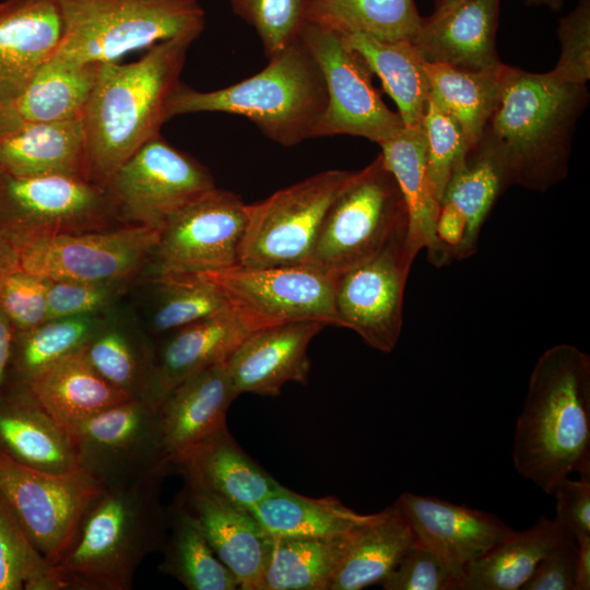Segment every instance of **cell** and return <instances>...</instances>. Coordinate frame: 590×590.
<instances>
[{
	"label": "cell",
	"mask_w": 590,
	"mask_h": 590,
	"mask_svg": "<svg viewBox=\"0 0 590 590\" xmlns=\"http://www.w3.org/2000/svg\"><path fill=\"white\" fill-rule=\"evenodd\" d=\"M516 471L552 494L574 472L590 474V356L556 344L538 358L517 418Z\"/></svg>",
	"instance_id": "6da1fadb"
},
{
	"label": "cell",
	"mask_w": 590,
	"mask_h": 590,
	"mask_svg": "<svg viewBox=\"0 0 590 590\" xmlns=\"http://www.w3.org/2000/svg\"><path fill=\"white\" fill-rule=\"evenodd\" d=\"M588 99L586 84L505 64L499 101L480 140L503 158L512 185L546 191L567 176L573 134Z\"/></svg>",
	"instance_id": "7a4b0ae2"
},
{
	"label": "cell",
	"mask_w": 590,
	"mask_h": 590,
	"mask_svg": "<svg viewBox=\"0 0 590 590\" xmlns=\"http://www.w3.org/2000/svg\"><path fill=\"white\" fill-rule=\"evenodd\" d=\"M238 397L225 362L180 381L161 400L157 423L168 468L182 450L226 425V413Z\"/></svg>",
	"instance_id": "cb8c5ba5"
},
{
	"label": "cell",
	"mask_w": 590,
	"mask_h": 590,
	"mask_svg": "<svg viewBox=\"0 0 590 590\" xmlns=\"http://www.w3.org/2000/svg\"><path fill=\"white\" fill-rule=\"evenodd\" d=\"M105 186L123 223L157 229L174 212L216 187L204 165L161 134L139 148Z\"/></svg>",
	"instance_id": "e0dca14e"
},
{
	"label": "cell",
	"mask_w": 590,
	"mask_h": 590,
	"mask_svg": "<svg viewBox=\"0 0 590 590\" xmlns=\"http://www.w3.org/2000/svg\"><path fill=\"white\" fill-rule=\"evenodd\" d=\"M63 35L58 54L82 62H117L126 54L184 35L200 36L198 0H59Z\"/></svg>",
	"instance_id": "8992f818"
},
{
	"label": "cell",
	"mask_w": 590,
	"mask_h": 590,
	"mask_svg": "<svg viewBox=\"0 0 590 590\" xmlns=\"http://www.w3.org/2000/svg\"><path fill=\"white\" fill-rule=\"evenodd\" d=\"M324 326L303 320L247 334L225 362L236 394L276 397L287 382L306 385L310 370L307 349Z\"/></svg>",
	"instance_id": "d6986e66"
},
{
	"label": "cell",
	"mask_w": 590,
	"mask_h": 590,
	"mask_svg": "<svg viewBox=\"0 0 590 590\" xmlns=\"http://www.w3.org/2000/svg\"><path fill=\"white\" fill-rule=\"evenodd\" d=\"M416 541L436 552L460 577L512 529L496 516L437 497L402 493L394 502Z\"/></svg>",
	"instance_id": "ac0fdd59"
},
{
	"label": "cell",
	"mask_w": 590,
	"mask_h": 590,
	"mask_svg": "<svg viewBox=\"0 0 590 590\" xmlns=\"http://www.w3.org/2000/svg\"><path fill=\"white\" fill-rule=\"evenodd\" d=\"M0 451L46 472L80 469L72 433L22 386L8 385L0 399Z\"/></svg>",
	"instance_id": "d4e9b609"
},
{
	"label": "cell",
	"mask_w": 590,
	"mask_h": 590,
	"mask_svg": "<svg viewBox=\"0 0 590 590\" xmlns=\"http://www.w3.org/2000/svg\"><path fill=\"white\" fill-rule=\"evenodd\" d=\"M14 335L13 326L0 309V399L9 385Z\"/></svg>",
	"instance_id": "f5cc1de1"
},
{
	"label": "cell",
	"mask_w": 590,
	"mask_h": 590,
	"mask_svg": "<svg viewBox=\"0 0 590 590\" xmlns=\"http://www.w3.org/2000/svg\"><path fill=\"white\" fill-rule=\"evenodd\" d=\"M103 489L82 469L46 472L0 451V493L33 544L55 566L86 508Z\"/></svg>",
	"instance_id": "9a60e30c"
},
{
	"label": "cell",
	"mask_w": 590,
	"mask_h": 590,
	"mask_svg": "<svg viewBox=\"0 0 590 590\" xmlns=\"http://www.w3.org/2000/svg\"><path fill=\"white\" fill-rule=\"evenodd\" d=\"M567 532L546 516L529 529L512 530L465 567L458 590H521L539 562Z\"/></svg>",
	"instance_id": "1f68e13d"
},
{
	"label": "cell",
	"mask_w": 590,
	"mask_h": 590,
	"mask_svg": "<svg viewBox=\"0 0 590 590\" xmlns=\"http://www.w3.org/2000/svg\"><path fill=\"white\" fill-rule=\"evenodd\" d=\"M422 126L427 174L441 203L450 175L470 146L459 123L430 98Z\"/></svg>",
	"instance_id": "f6af8a7d"
},
{
	"label": "cell",
	"mask_w": 590,
	"mask_h": 590,
	"mask_svg": "<svg viewBox=\"0 0 590 590\" xmlns=\"http://www.w3.org/2000/svg\"><path fill=\"white\" fill-rule=\"evenodd\" d=\"M196 35L162 42L130 63H103L82 116L90 180L106 185L144 143L161 134L167 102Z\"/></svg>",
	"instance_id": "3957f363"
},
{
	"label": "cell",
	"mask_w": 590,
	"mask_h": 590,
	"mask_svg": "<svg viewBox=\"0 0 590 590\" xmlns=\"http://www.w3.org/2000/svg\"><path fill=\"white\" fill-rule=\"evenodd\" d=\"M223 293L231 311L251 332L303 320L338 326L334 274L314 264L233 267L200 273Z\"/></svg>",
	"instance_id": "30bf717a"
},
{
	"label": "cell",
	"mask_w": 590,
	"mask_h": 590,
	"mask_svg": "<svg viewBox=\"0 0 590 590\" xmlns=\"http://www.w3.org/2000/svg\"><path fill=\"white\" fill-rule=\"evenodd\" d=\"M168 529L160 573L189 590H236L238 585L209 544L181 495L167 507Z\"/></svg>",
	"instance_id": "d590c367"
},
{
	"label": "cell",
	"mask_w": 590,
	"mask_h": 590,
	"mask_svg": "<svg viewBox=\"0 0 590 590\" xmlns=\"http://www.w3.org/2000/svg\"><path fill=\"white\" fill-rule=\"evenodd\" d=\"M306 21L344 34L411 40L422 16L414 0H307Z\"/></svg>",
	"instance_id": "ab89813d"
},
{
	"label": "cell",
	"mask_w": 590,
	"mask_h": 590,
	"mask_svg": "<svg viewBox=\"0 0 590 590\" xmlns=\"http://www.w3.org/2000/svg\"><path fill=\"white\" fill-rule=\"evenodd\" d=\"M500 0H458L435 9L411 43L427 62L496 72L504 63L496 50Z\"/></svg>",
	"instance_id": "ffe728a7"
},
{
	"label": "cell",
	"mask_w": 590,
	"mask_h": 590,
	"mask_svg": "<svg viewBox=\"0 0 590 590\" xmlns=\"http://www.w3.org/2000/svg\"><path fill=\"white\" fill-rule=\"evenodd\" d=\"M160 229L122 224L105 229L26 240L17 267L64 281L126 284L149 268Z\"/></svg>",
	"instance_id": "7c38bea8"
},
{
	"label": "cell",
	"mask_w": 590,
	"mask_h": 590,
	"mask_svg": "<svg viewBox=\"0 0 590 590\" xmlns=\"http://www.w3.org/2000/svg\"><path fill=\"white\" fill-rule=\"evenodd\" d=\"M577 540V556L574 590L590 589V534H580Z\"/></svg>",
	"instance_id": "db71d44e"
},
{
	"label": "cell",
	"mask_w": 590,
	"mask_h": 590,
	"mask_svg": "<svg viewBox=\"0 0 590 590\" xmlns=\"http://www.w3.org/2000/svg\"><path fill=\"white\" fill-rule=\"evenodd\" d=\"M503 68L485 72L426 61L429 98L459 123L470 148L480 141L498 104Z\"/></svg>",
	"instance_id": "74e56055"
},
{
	"label": "cell",
	"mask_w": 590,
	"mask_h": 590,
	"mask_svg": "<svg viewBox=\"0 0 590 590\" xmlns=\"http://www.w3.org/2000/svg\"><path fill=\"white\" fill-rule=\"evenodd\" d=\"M250 512L272 538L343 536L369 518L346 507L337 497L311 498L283 485Z\"/></svg>",
	"instance_id": "e575fe53"
},
{
	"label": "cell",
	"mask_w": 590,
	"mask_h": 590,
	"mask_svg": "<svg viewBox=\"0 0 590 590\" xmlns=\"http://www.w3.org/2000/svg\"><path fill=\"white\" fill-rule=\"evenodd\" d=\"M25 388L70 432L129 400L94 369L83 347L47 367Z\"/></svg>",
	"instance_id": "83f0119b"
},
{
	"label": "cell",
	"mask_w": 590,
	"mask_h": 590,
	"mask_svg": "<svg viewBox=\"0 0 590 590\" xmlns=\"http://www.w3.org/2000/svg\"><path fill=\"white\" fill-rule=\"evenodd\" d=\"M247 225V203L214 187L174 212L162 225L150 278L202 273L238 266Z\"/></svg>",
	"instance_id": "4fadbf2b"
},
{
	"label": "cell",
	"mask_w": 590,
	"mask_h": 590,
	"mask_svg": "<svg viewBox=\"0 0 590 590\" xmlns=\"http://www.w3.org/2000/svg\"><path fill=\"white\" fill-rule=\"evenodd\" d=\"M79 465L103 487L129 485L169 471L157 408L127 400L90 417L72 432Z\"/></svg>",
	"instance_id": "2e32d148"
},
{
	"label": "cell",
	"mask_w": 590,
	"mask_h": 590,
	"mask_svg": "<svg viewBox=\"0 0 590 590\" xmlns=\"http://www.w3.org/2000/svg\"><path fill=\"white\" fill-rule=\"evenodd\" d=\"M577 540L567 532L539 562L521 590H574Z\"/></svg>",
	"instance_id": "f907efd6"
},
{
	"label": "cell",
	"mask_w": 590,
	"mask_h": 590,
	"mask_svg": "<svg viewBox=\"0 0 590 590\" xmlns=\"http://www.w3.org/2000/svg\"><path fill=\"white\" fill-rule=\"evenodd\" d=\"M48 279L20 269L0 280V309L15 332L39 326L47 320Z\"/></svg>",
	"instance_id": "bcb514c9"
},
{
	"label": "cell",
	"mask_w": 590,
	"mask_h": 590,
	"mask_svg": "<svg viewBox=\"0 0 590 590\" xmlns=\"http://www.w3.org/2000/svg\"><path fill=\"white\" fill-rule=\"evenodd\" d=\"M20 120L14 110L0 105V132L13 128Z\"/></svg>",
	"instance_id": "9f6ffc18"
},
{
	"label": "cell",
	"mask_w": 590,
	"mask_h": 590,
	"mask_svg": "<svg viewBox=\"0 0 590 590\" xmlns=\"http://www.w3.org/2000/svg\"><path fill=\"white\" fill-rule=\"evenodd\" d=\"M394 101L404 127L421 126L429 103L426 61L409 39L381 40L365 34H344Z\"/></svg>",
	"instance_id": "836d02e7"
},
{
	"label": "cell",
	"mask_w": 590,
	"mask_h": 590,
	"mask_svg": "<svg viewBox=\"0 0 590 590\" xmlns=\"http://www.w3.org/2000/svg\"><path fill=\"white\" fill-rule=\"evenodd\" d=\"M379 145L404 200L410 248L415 255L426 249L428 260L437 267L447 264L451 258L437 236L441 203L427 174L423 126L403 127Z\"/></svg>",
	"instance_id": "4316f807"
},
{
	"label": "cell",
	"mask_w": 590,
	"mask_h": 590,
	"mask_svg": "<svg viewBox=\"0 0 590 590\" xmlns=\"http://www.w3.org/2000/svg\"><path fill=\"white\" fill-rule=\"evenodd\" d=\"M180 495L238 589L260 590L273 538L250 511L215 495L187 486Z\"/></svg>",
	"instance_id": "603a6c76"
},
{
	"label": "cell",
	"mask_w": 590,
	"mask_h": 590,
	"mask_svg": "<svg viewBox=\"0 0 590 590\" xmlns=\"http://www.w3.org/2000/svg\"><path fill=\"white\" fill-rule=\"evenodd\" d=\"M249 333L231 309L169 332L167 339L154 350L156 381L162 399L180 381L226 362Z\"/></svg>",
	"instance_id": "4dcf8cb0"
},
{
	"label": "cell",
	"mask_w": 590,
	"mask_h": 590,
	"mask_svg": "<svg viewBox=\"0 0 590 590\" xmlns=\"http://www.w3.org/2000/svg\"><path fill=\"white\" fill-rule=\"evenodd\" d=\"M524 3L530 7H547L553 11H558L564 4V0H524Z\"/></svg>",
	"instance_id": "6f0895ef"
},
{
	"label": "cell",
	"mask_w": 590,
	"mask_h": 590,
	"mask_svg": "<svg viewBox=\"0 0 590 590\" xmlns=\"http://www.w3.org/2000/svg\"><path fill=\"white\" fill-rule=\"evenodd\" d=\"M415 541L411 527L394 503L370 514L350 533L330 590H361L381 585Z\"/></svg>",
	"instance_id": "f1b7e54d"
},
{
	"label": "cell",
	"mask_w": 590,
	"mask_h": 590,
	"mask_svg": "<svg viewBox=\"0 0 590 590\" xmlns=\"http://www.w3.org/2000/svg\"><path fill=\"white\" fill-rule=\"evenodd\" d=\"M354 170L331 169L247 204L239 267L308 263L326 212Z\"/></svg>",
	"instance_id": "9c48e42d"
},
{
	"label": "cell",
	"mask_w": 590,
	"mask_h": 590,
	"mask_svg": "<svg viewBox=\"0 0 590 590\" xmlns=\"http://www.w3.org/2000/svg\"><path fill=\"white\" fill-rule=\"evenodd\" d=\"M416 255L408 243V221L365 262L334 273L339 327L355 331L370 347L394 350L402 330L403 297Z\"/></svg>",
	"instance_id": "5bb4252c"
},
{
	"label": "cell",
	"mask_w": 590,
	"mask_h": 590,
	"mask_svg": "<svg viewBox=\"0 0 590 590\" xmlns=\"http://www.w3.org/2000/svg\"><path fill=\"white\" fill-rule=\"evenodd\" d=\"M164 476L104 487L83 514L56 564L67 590H129L142 560L162 551L168 515Z\"/></svg>",
	"instance_id": "277c9868"
},
{
	"label": "cell",
	"mask_w": 590,
	"mask_h": 590,
	"mask_svg": "<svg viewBox=\"0 0 590 590\" xmlns=\"http://www.w3.org/2000/svg\"><path fill=\"white\" fill-rule=\"evenodd\" d=\"M510 186L512 181L506 164L483 140L471 146L452 170L440 206L463 225L464 235L457 260L467 259L476 251L485 220Z\"/></svg>",
	"instance_id": "f546056e"
},
{
	"label": "cell",
	"mask_w": 590,
	"mask_h": 590,
	"mask_svg": "<svg viewBox=\"0 0 590 590\" xmlns=\"http://www.w3.org/2000/svg\"><path fill=\"white\" fill-rule=\"evenodd\" d=\"M268 59L260 72L220 90L198 91L180 82L167 102V120L184 114L226 113L247 118L283 146L314 138L327 106L315 57L298 36Z\"/></svg>",
	"instance_id": "5b68a950"
},
{
	"label": "cell",
	"mask_w": 590,
	"mask_h": 590,
	"mask_svg": "<svg viewBox=\"0 0 590 590\" xmlns=\"http://www.w3.org/2000/svg\"><path fill=\"white\" fill-rule=\"evenodd\" d=\"M122 224L105 185L61 175L15 178L0 174V232L15 247L34 238Z\"/></svg>",
	"instance_id": "ba28073f"
},
{
	"label": "cell",
	"mask_w": 590,
	"mask_h": 590,
	"mask_svg": "<svg viewBox=\"0 0 590 590\" xmlns=\"http://www.w3.org/2000/svg\"><path fill=\"white\" fill-rule=\"evenodd\" d=\"M236 15L252 26L267 57L299 36L307 0H229Z\"/></svg>",
	"instance_id": "ee69618b"
},
{
	"label": "cell",
	"mask_w": 590,
	"mask_h": 590,
	"mask_svg": "<svg viewBox=\"0 0 590 590\" xmlns=\"http://www.w3.org/2000/svg\"><path fill=\"white\" fill-rule=\"evenodd\" d=\"M102 64L57 52L34 74L12 109L20 119L28 121L82 119Z\"/></svg>",
	"instance_id": "d6a6232c"
},
{
	"label": "cell",
	"mask_w": 590,
	"mask_h": 590,
	"mask_svg": "<svg viewBox=\"0 0 590 590\" xmlns=\"http://www.w3.org/2000/svg\"><path fill=\"white\" fill-rule=\"evenodd\" d=\"M170 469L180 473L187 487L247 511L281 485L239 447L227 426L182 450Z\"/></svg>",
	"instance_id": "7402d4cb"
},
{
	"label": "cell",
	"mask_w": 590,
	"mask_h": 590,
	"mask_svg": "<svg viewBox=\"0 0 590 590\" xmlns=\"http://www.w3.org/2000/svg\"><path fill=\"white\" fill-rule=\"evenodd\" d=\"M557 522L575 536L590 534V474L563 479L553 489Z\"/></svg>",
	"instance_id": "816d5d0a"
},
{
	"label": "cell",
	"mask_w": 590,
	"mask_h": 590,
	"mask_svg": "<svg viewBox=\"0 0 590 590\" xmlns=\"http://www.w3.org/2000/svg\"><path fill=\"white\" fill-rule=\"evenodd\" d=\"M125 284L48 279L47 320L97 315L107 308Z\"/></svg>",
	"instance_id": "681fc988"
},
{
	"label": "cell",
	"mask_w": 590,
	"mask_h": 590,
	"mask_svg": "<svg viewBox=\"0 0 590 590\" xmlns=\"http://www.w3.org/2000/svg\"><path fill=\"white\" fill-rule=\"evenodd\" d=\"M19 253L13 241L0 232V280L17 268Z\"/></svg>",
	"instance_id": "11a10c76"
},
{
	"label": "cell",
	"mask_w": 590,
	"mask_h": 590,
	"mask_svg": "<svg viewBox=\"0 0 590 590\" xmlns=\"http://www.w3.org/2000/svg\"><path fill=\"white\" fill-rule=\"evenodd\" d=\"M62 35L59 0L0 2V105L12 109L38 69L57 54Z\"/></svg>",
	"instance_id": "44dd1931"
},
{
	"label": "cell",
	"mask_w": 590,
	"mask_h": 590,
	"mask_svg": "<svg viewBox=\"0 0 590 590\" xmlns=\"http://www.w3.org/2000/svg\"><path fill=\"white\" fill-rule=\"evenodd\" d=\"M559 59L550 73L566 83L587 84L590 78V0H579L557 28Z\"/></svg>",
	"instance_id": "c3c4849f"
},
{
	"label": "cell",
	"mask_w": 590,
	"mask_h": 590,
	"mask_svg": "<svg viewBox=\"0 0 590 590\" xmlns=\"http://www.w3.org/2000/svg\"><path fill=\"white\" fill-rule=\"evenodd\" d=\"M406 221L399 185L379 154L328 208L308 263L333 274L355 267L377 255Z\"/></svg>",
	"instance_id": "52a82bcc"
},
{
	"label": "cell",
	"mask_w": 590,
	"mask_h": 590,
	"mask_svg": "<svg viewBox=\"0 0 590 590\" xmlns=\"http://www.w3.org/2000/svg\"><path fill=\"white\" fill-rule=\"evenodd\" d=\"M299 36L315 57L327 90V106L314 138L350 134L380 144L404 127L374 86L369 66L343 33L306 21Z\"/></svg>",
	"instance_id": "8fae6325"
},
{
	"label": "cell",
	"mask_w": 590,
	"mask_h": 590,
	"mask_svg": "<svg viewBox=\"0 0 590 590\" xmlns=\"http://www.w3.org/2000/svg\"><path fill=\"white\" fill-rule=\"evenodd\" d=\"M94 369L129 400L158 406L154 350L144 339L118 327H102L83 346Z\"/></svg>",
	"instance_id": "8d00e7d4"
},
{
	"label": "cell",
	"mask_w": 590,
	"mask_h": 590,
	"mask_svg": "<svg viewBox=\"0 0 590 590\" xmlns=\"http://www.w3.org/2000/svg\"><path fill=\"white\" fill-rule=\"evenodd\" d=\"M459 576L432 548L415 541L382 581L385 590H458Z\"/></svg>",
	"instance_id": "7dc6e473"
},
{
	"label": "cell",
	"mask_w": 590,
	"mask_h": 590,
	"mask_svg": "<svg viewBox=\"0 0 590 590\" xmlns=\"http://www.w3.org/2000/svg\"><path fill=\"white\" fill-rule=\"evenodd\" d=\"M456 1H458V0H434L435 9L446 7V5H448L450 3H453Z\"/></svg>",
	"instance_id": "680465c9"
},
{
	"label": "cell",
	"mask_w": 590,
	"mask_h": 590,
	"mask_svg": "<svg viewBox=\"0 0 590 590\" xmlns=\"http://www.w3.org/2000/svg\"><path fill=\"white\" fill-rule=\"evenodd\" d=\"M102 327L96 315H86L48 319L15 332L9 385L25 387L47 367L82 349Z\"/></svg>",
	"instance_id": "60d3db41"
},
{
	"label": "cell",
	"mask_w": 590,
	"mask_h": 590,
	"mask_svg": "<svg viewBox=\"0 0 590 590\" xmlns=\"http://www.w3.org/2000/svg\"><path fill=\"white\" fill-rule=\"evenodd\" d=\"M0 174L15 178L61 175L90 180L82 119H21L0 132Z\"/></svg>",
	"instance_id": "484cf974"
},
{
	"label": "cell",
	"mask_w": 590,
	"mask_h": 590,
	"mask_svg": "<svg viewBox=\"0 0 590 590\" xmlns=\"http://www.w3.org/2000/svg\"><path fill=\"white\" fill-rule=\"evenodd\" d=\"M0 590H67L0 493Z\"/></svg>",
	"instance_id": "7bdbcfd3"
},
{
	"label": "cell",
	"mask_w": 590,
	"mask_h": 590,
	"mask_svg": "<svg viewBox=\"0 0 590 590\" xmlns=\"http://www.w3.org/2000/svg\"><path fill=\"white\" fill-rule=\"evenodd\" d=\"M150 280L157 291L151 319L155 333H169L229 310L220 288L200 273L161 274Z\"/></svg>",
	"instance_id": "b9f144b4"
},
{
	"label": "cell",
	"mask_w": 590,
	"mask_h": 590,
	"mask_svg": "<svg viewBox=\"0 0 590 590\" xmlns=\"http://www.w3.org/2000/svg\"><path fill=\"white\" fill-rule=\"evenodd\" d=\"M350 533L335 538H273L260 590H330Z\"/></svg>",
	"instance_id": "f35d334b"
}]
</instances>
